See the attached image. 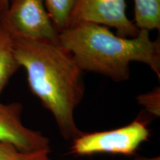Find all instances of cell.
<instances>
[{"instance_id": "cell-1", "label": "cell", "mask_w": 160, "mask_h": 160, "mask_svg": "<svg viewBox=\"0 0 160 160\" xmlns=\"http://www.w3.org/2000/svg\"><path fill=\"white\" fill-rule=\"evenodd\" d=\"M14 53L32 93L52 113L62 137L73 141L81 135L74 112L83 99L85 85L73 56L59 41L20 38H14Z\"/></svg>"}, {"instance_id": "cell-2", "label": "cell", "mask_w": 160, "mask_h": 160, "mask_svg": "<svg viewBox=\"0 0 160 160\" xmlns=\"http://www.w3.org/2000/svg\"><path fill=\"white\" fill-rule=\"evenodd\" d=\"M59 42L68 51L82 71L93 72L117 82L130 78L133 62L148 65L160 79V40L140 30L137 37L114 34L105 26L81 22L59 34Z\"/></svg>"}, {"instance_id": "cell-3", "label": "cell", "mask_w": 160, "mask_h": 160, "mask_svg": "<svg viewBox=\"0 0 160 160\" xmlns=\"http://www.w3.org/2000/svg\"><path fill=\"white\" fill-rule=\"evenodd\" d=\"M151 131L142 117L123 127L92 133H83L72 141L71 153L77 156L94 154L133 155L144 142L148 141Z\"/></svg>"}, {"instance_id": "cell-4", "label": "cell", "mask_w": 160, "mask_h": 160, "mask_svg": "<svg viewBox=\"0 0 160 160\" xmlns=\"http://www.w3.org/2000/svg\"><path fill=\"white\" fill-rule=\"evenodd\" d=\"M13 38L39 41H59L43 0H11L2 16Z\"/></svg>"}, {"instance_id": "cell-5", "label": "cell", "mask_w": 160, "mask_h": 160, "mask_svg": "<svg viewBox=\"0 0 160 160\" xmlns=\"http://www.w3.org/2000/svg\"><path fill=\"white\" fill-rule=\"evenodd\" d=\"M81 22L113 28L117 31L116 34L122 37H135L139 32L128 17L125 0H77L72 11L69 28Z\"/></svg>"}, {"instance_id": "cell-6", "label": "cell", "mask_w": 160, "mask_h": 160, "mask_svg": "<svg viewBox=\"0 0 160 160\" xmlns=\"http://www.w3.org/2000/svg\"><path fill=\"white\" fill-rule=\"evenodd\" d=\"M22 110L19 102H0V142L13 146L20 153L51 151L48 138L24 125Z\"/></svg>"}, {"instance_id": "cell-7", "label": "cell", "mask_w": 160, "mask_h": 160, "mask_svg": "<svg viewBox=\"0 0 160 160\" xmlns=\"http://www.w3.org/2000/svg\"><path fill=\"white\" fill-rule=\"evenodd\" d=\"M19 68L14 53V38L0 18V96Z\"/></svg>"}, {"instance_id": "cell-8", "label": "cell", "mask_w": 160, "mask_h": 160, "mask_svg": "<svg viewBox=\"0 0 160 160\" xmlns=\"http://www.w3.org/2000/svg\"><path fill=\"white\" fill-rule=\"evenodd\" d=\"M133 23L139 30H160V0H133Z\"/></svg>"}, {"instance_id": "cell-9", "label": "cell", "mask_w": 160, "mask_h": 160, "mask_svg": "<svg viewBox=\"0 0 160 160\" xmlns=\"http://www.w3.org/2000/svg\"><path fill=\"white\" fill-rule=\"evenodd\" d=\"M77 0H43L52 22L59 34L69 28L70 19Z\"/></svg>"}, {"instance_id": "cell-10", "label": "cell", "mask_w": 160, "mask_h": 160, "mask_svg": "<svg viewBox=\"0 0 160 160\" xmlns=\"http://www.w3.org/2000/svg\"><path fill=\"white\" fill-rule=\"evenodd\" d=\"M138 104L142 106L145 111L151 117L159 118L160 117V88L157 86L152 91L138 95L137 98Z\"/></svg>"}, {"instance_id": "cell-11", "label": "cell", "mask_w": 160, "mask_h": 160, "mask_svg": "<svg viewBox=\"0 0 160 160\" xmlns=\"http://www.w3.org/2000/svg\"><path fill=\"white\" fill-rule=\"evenodd\" d=\"M50 151H38L30 153H19L15 160H51L49 158Z\"/></svg>"}, {"instance_id": "cell-12", "label": "cell", "mask_w": 160, "mask_h": 160, "mask_svg": "<svg viewBox=\"0 0 160 160\" xmlns=\"http://www.w3.org/2000/svg\"><path fill=\"white\" fill-rule=\"evenodd\" d=\"M19 153L13 146L0 142V160H15Z\"/></svg>"}, {"instance_id": "cell-13", "label": "cell", "mask_w": 160, "mask_h": 160, "mask_svg": "<svg viewBox=\"0 0 160 160\" xmlns=\"http://www.w3.org/2000/svg\"><path fill=\"white\" fill-rule=\"evenodd\" d=\"M10 1L11 0H0V17L7 11Z\"/></svg>"}, {"instance_id": "cell-14", "label": "cell", "mask_w": 160, "mask_h": 160, "mask_svg": "<svg viewBox=\"0 0 160 160\" xmlns=\"http://www.w3.org/2000/svg\"><path fill=\"white\" fill-rule=\"evenodd\" d=\"M131 160H160V157L159 156L158 157H137L133 159H131Z\"/></svg>"}]
</instances>
